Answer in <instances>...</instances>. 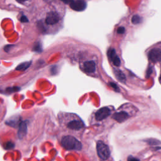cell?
I'll use <instances>...</instances> for the list:
<instances>
[{"mask_svg":"<svg viewBox=\"0 0 161 161\" xmlns=\"http://www.w3.org/2000/svg\"><path fill=\"white\" fill-rule=\"evenodd\" d=\"M20 21L21 22H27V21H28V18L26 17L25 16H21V17L20 18Z\"/></svg>","mask_w":161,"mask_h":161,"instance_id":"obj_18","label":"cell"},{"mask_svg":"<svg viewBox=\"0 0 161 161\" xmlns=\"http://www.w3.org/2000/svg\"><path fill=\"white\" fill-rule=\"evenodd\" d=\"M110 86H112V87L114 88L115 91H119V88L116 85L114 84V83H113V82H111V83H110Z\"/></svg>","mask_w":161,"mask_h":161,"instance_id":"obj_17","label":"cell"},{"mask_svg":"<svg viewBox=\"0 0 161 161\" xmlns=\"http://www.w3.org/2000/svg\"><path fill=\"white\" fill-rule=\"evenodd\" d=\"M130 115L125 110H121L119 112H116L113 115V118L117 121L119 123H121L125 120H126L128 118L130 117Z\"/></svg>","mask_w":161,"mask_h":161,"instance_id":"obj_8","label":"cell"},{"mask_svg":"<svg viewBox=\"0 0 161 161\" xmlns=\"http://www.w3.org/2000/svg\"><path fill=\"white\" fill-rule=\"evenodd\" d=\"M26 132V123L25 121H22L20 124L18 136L20 138H22L25 135Z\"/></svg>","mask_w":161,"mask_h":161,"instance_id":"obj_11","label":"cell"},{"mask_svg":"<svg viewBox=\"0 0 161 161\" xmlns=\"http://www.w3.org/2000/svg\"><path fill=\"white\" fill-rule=\"evenodd\" d=\"M19 120L18 118H16L15 120H12V119H10V121H8L7 122V124L11 125V126H16V125H17L19 123Z\"/></svg>","mask_w":161,"mask_h":161,"instance_id":"obj_15","label":"cell"},{"mask_svg":"<svg viewBox=\"0 0 161 161\" xmlns=\"http://www.w3.org/2000/svg\"><path fill=\"white\" fill-rule=\"evenodd\" d=\"M96 150L98 156L103 160H107L110 156V150L108 146L102 141H98L96 143Z\"/></svg>","mask_w":161,"mask_h":161,"instance_id":"obj_4","label":"cell"},{"mask_svg":"<svg viewBox=\"0 0 161 161\" xmlns=\"http://www.w3.org/2000/svg\"><path fill=\"white\" fill-rule=\"evenodd\" d=\"M115 76L116 78H117L120 82H125L126 81V77L125 74L122 73V71L120 70H115Z\"/></svg>","mask_w":161,"mask_h":161,"instance_id":"obj_12","label":"cell"},{"mask_svg":"<svg viewBox=\"0 0 161 161\" xmlns=\"http://www.w3.org/2000/svg\"><path fill=\"white\" fill-rule=\"evenodd\" d=\"M141 21H142V18L140 16L134 15V16H132V24L137 25V24H140Z\"/></svg>","mask_w":161,"mask_h":161,"instance_id":"obj_14","label":"cell"},{"mask_svg":"<svg viewBox=\"0 0 161 161\" xmlns=\"http://www.w3.org/2000/svg\"><path fill=\"white\" fill-rule=\"evenodd\" d=\"M61 145L69 151H80L82 149L81 143L73 136L67 135L62 138Z\"/></svg>","mask_w":161,"mask_h":161,"instance_id":"obj_2","label":"cell"},{"mask_svg":"<svg viewBox=\"0 0 161 161\" xmlns=\"http://www.w3.org/2000/svg\"><path fill=\"white\" fill-rule=\"evenodd\" d=\"M30 65H31V62H24V63L20 64L18 67L16 68V71H25L26 69H28L30 67Z\"/></svg>","mask_w":161,"mask_h":161,"instance_id":"obj_13","label":"cell"},{"mask_svg":"<svg viewBox=\"0 0 161 161\" xmlns=\"http://www.w3.org/2000/svg\"><path fill=\"white\" fill-rule=\"evenodd\" d=\"M111 114V110L108 107H103L99 109L95 113V118L97 121H101Z\"/></svg>","mask_w":161,"mask_h":161,"instance_id":"obj_6","label":"cell"},{"mask_svg":"<svg viewBox=\"0 0 161 161\" xmlns=\"http://www.w3.org/2000/svg\"><path fill=\"white\" fill-rule=\"evenodd\" d=\"M128 161H140L138 159L133 157H129L128 159Z\"/></svg>","mask_w":161,"mask_h":161,"instance_id":"obj_19","label":"cell"},{"mask_svg":"<svg viewBox=\"0 0 161 161\" xmlns=\"http://www.w3.org/2000/svg\"><path fill=\"white\" fill-rule=\"evenodd\" d=\"M69 3V7L77 12H81L86 8V3L85 1H71Z\"/></svg>","mask_w":161,"mask_h":161,"instance_id":"obj_7","label":"cell"},{"mask_svg":"<svg viewBox=\"0 0 161 161\" xmlns=\"http://www.w3.org/2000/svg\"><path fill=\"white\" fill-rule=\"evenodd\" d=\"M149 60L152 62H158L161 61V49L154 48L149 51L148 54Z\"/></svg>","mask_w":161,"mask_h":161,"instance_id":"obj_5","label":"cell"},{"mask_svg":"<svg viewBox=\"0 0 161 161\" xmlns=\"http://www.w3.org/2000/svg\"><path fill=\"white\" fill-rule=\"evenodd\" d=\"M160 81L161 82V74H160Z\"/></svg>","mask_w":161,"mask_h":161,"instance_id":"obj_20","label":"cell"},{"mask_svg":"<svg viewBox=\"0 0 161 161\" xmlns=\"http://www.w3.org/2000/svg\"><path fill=\"white\" fill-rule=\"evenodd\" d=\"M125 32V28L123 26L119 27L117 30V32H118V34H124Z\"/></svg>","mask_w":161,"mask_h":161,"instance_id":"obj_16","label":"cell"},{"mask_svg":"<svg viewBox=\"0 0 161 161\" xmlns=\"http://www.w3.org/2000/svg\"><path fill=\"white\" fill-rule=\"evenodd\" d=\"M83 69L87 73L91 74L96 71V63L94 60H87L83 63Z\"/></svg>","mask_w":161,"mask_h":161,"instance_id":"obj_9","label":"cell"},{"mask_svg":"<svg viewBox=\"0 0 161 161\" xmlns=\"http://www.w3.org/2000/svg\"><path fill=\"white\" fill-rule=\"evenodd\" d=\"M108 55L111 61L113 62L114 65L119 66L121 64V61L118 56L116 54L115 50L113 49H110L108 52Z\"/></svg>","mask_w":161,"mask_h":161,"instance_id":"obj_10","label":"cell"},{"mask_svg":"<svg viewBox=\"0 0 161 161\" xmlns=\"http://www.w3.org/2000/svg\"><path fill=\"white\" fill-rule=\"evenodd\" d=\"M61 125L72 132H79L85 128L84 122L78 116L73 113H65L59 117Z\"/></svg>","mask_w":161,"mask_h":161,"instance_id":"obj_1","label":"cell"},{"mask_svg":"<svg viewBox=\"0 0 161 161\" xmlns=\"http://www.w3.org/2000/svg\"><path fill=\"white\" fill-rule=\"evenodd\" d=\"M60 21V15L56 10H50L46 13L44 23L47 26H54L58 24Z\"/></svg>","mask_w":161,"mask_h":161,"instance_id":"obj_3","label":"cell"}]
</instances>
